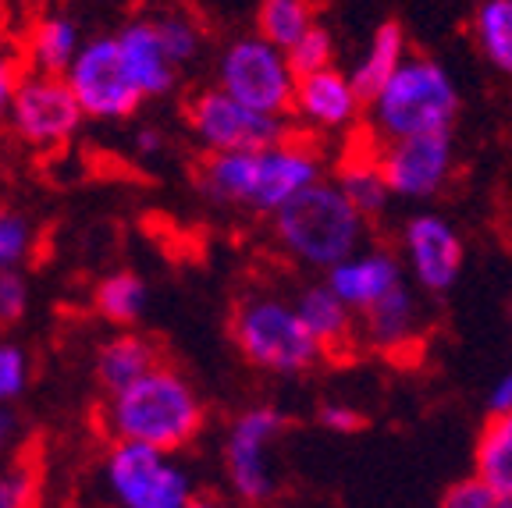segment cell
<instances>
[{"mask_svg":"<svg viewBox=\"0 0 512 508\" xmlns=\"http://www.w3.org/2000/svg\"><path fill=\"white\" fill-rule=\"evenodd\" d=\"M285 54L299 79L313 72H324V68H335V36H331V29H324V25L317 22L303 40H299L296 47H288Z\"/></svg>","mask_w":512,"mask_h":508,"instance_id":"obj_29","label":"cell"},{"mask_svg":"<svg viewBox=\"0 0 512 508\" xmlns=\"http://www.w3.org/2000/svg\"><path fill=\"white\" fill-rule=\"evenodd\" d=\"M367 111V100L352 82V72L342 68H324V72L303 75L296 82V100H292V121L306 135H338L349 132Z\"/></svg>","mask_w":512,"mask_h":508,"instance_id":"obj_14","label":"cell"},{"mask_svg":"<svg viewBox=\"0 0 512 508\" xmlns=\"http://www.w3.org/2000/svg\"><path fill=\"white\" fill-rule=\"evenodd\" d=\"M317 423L324 430H331V434H356V430H363L367 420H363L360 409L349 402H320Z\"/></svg>","mask_w":512,"mask_h":508,"instance_id":"obj_35","label":"cell"},{"mask_svg":"<svg viewBox=\"0 0 512 508\" xmlns=\"http://www.w3.org/2000/svg\"><path fill=\"white\" fill-rule=\"evenodd\" d=\"M377 160L392 185V196L402 203H427L441 196L456 175V139L452 132L413 135L395 143H377Z\"/></svg>","mask_w":512,"mask_h":508,"instance_id":"obj_13","label":"cell"},{"mask_svg":"<svg viewBox=\"0 0 512 508\" xmlns=\"http://www.w3.org/2000/svg\"><path fill=\"white\" fill-rule=\"evenodd\" d=\"M25 72H29V68H25L22 47H15V43L0 32V121H8L11 100H15L18 82H22Z\"/></svg>","mask_w":512,"mask_h":508,"instance_id":"obj_33","label":"cell"},{"mask_svg":"<svg viewBox=\"0 0 512 508\" xmlns=\"http://www.w3.org/2000/svg\"><path fill=\"white\" fill-rule=\"evenodd\" d=\"M509 4H512V0H509Z\"/></svg>","mask_w":512,"mask_h":508,"instance_id":"obj_41","label":"cell"},{"mask_svg":"<svg viewBox=\"0 0 512 508\" xmlns=\"http://www.w3.org/2000/svg\"><path fill=\"white\" fill-rule=\"evenodd\" d=\"M399 260L409 285L424 295H445L463 278L466 242L445 214L413 210L399 228Z\"/></svg>","mask_w":512,"mask_h":508,"instance_id":"obj_11","label":"cell"},{"mask_svg":"<svg viewBox=\"0 0 512 508\" xmlns=\"http://www.w3.org/2000/svg\"><path fill=\"white\" fill-rule=\"evenodd\" d=\"M324 178V153L310 135H288L264 150L207 153L196 171L200 192L214 207L274 217Z\"/></svg>","mask_w":512,"mask_h":508,"instance_id":"obj_1","label":"cell"},{"mask_svg":"<svg viewBox=\"0 0 512 508\" xmlns=\"http://www.w3.org/2000/svg\"><path fill=\"white\" fill-rule=\"evenodd\" d=\"M121 50V61H125L128 79L136 82V89L143 93V100H160L178 86V68L168 57L164 43L157 36V25L150 15H136L128 18L118 32H114Z\"/></svg>","mask_w":512,"mask_h":508,"instance_id":"obj_16","label":"cell"},{"mask_svg":"<svg viewBox=\"0 0 512 508\" xmlns=\"http://www.w3.org/2000/svg\"><path fill=\"white\" fill-rule=\"evenodd\" d=\"M18 437V420L11 409H0V459L11 452V445H15Z\"/></svg>","mask_w":512,"mask_h":508,"instance_id":"obj_37","label":"cell"},{"mask_svg":"<svg viewBox=\"0 0 512 508\" xmlns=\"http://www.w3.org/2000/svg\"><path fill=\"white\" fill-rule=\"evenodd\" d=\"M36 505V473L25 459L0 462V508Z\"/></svg>","mask_w":512,"mask_h":508,"instance_id":"obj_31","label":"cell"},{"mask_svg":"<svg viewBox=\"0 0 512 508\" xmlns=\"http://www.w3.org/2000/svg\"><path fill=\"white\" fill-rule=\"evenodd\" d=\"M274 221V242L292 263L328 274L370 242V221L352 207L338 182L320 178L299 192Z\"/></svg>","mask_w":512,"mask_h":508,"instance_id":"obj_3","label":"cell"},{"mask_svg":"<svg viewBox=\"0 0 512 508\" xmlns=\"http://www.w3.org/2000/svg\"><path fill=\"white\" fill-rule=\"evenodd\" d=\"M153 25H157V36L160 43H164V50H168V57L178 64V68H185L189 61H196L203 50V25L196 22L192 15H185V11L178 8H160L153 11Z\"/></svg>","mask_w":512,"mask_h":508,"instance_id":"obj_27","label":"cell"},{"mask_svg":"<svg viewBox=\"0 0 512 508\" xmlns=\"http://www.w3.org/2000/svg\"><path fill=\"white\" fill-rule=\"evenodd\" d=\"M185 508H221V501H214V498H207V494H200V498L189 501Z\"/></svg>","mask_w":512,"mask_h":508,"instance_id":"obj_40","label":"cell"},{"mask_svg":"<svg viewBox=\"0 0 512 508\" xmlns=\"http://www.w3.org/2000/svg\"><path fill=\"white\" fill-rule=\"evenodd\" d=\"M473 43L484 61L502 75H512V4L509 0H480L473 8Z\"/></svg>","mask_w":512,"mask_h":508,"instance_id":"obj_24","label":"cell"},{"mask_svg":"<svg viewBox=\"0 0 512 508\" xmlns=\"http://www.w3.org/2000/svg\"><path fill=\"white\" fill-rule=\"evenodd\" d=\"M292 302H296L306 331L317 338V345L324 349L328 359L349 356V352L360 345V317L331 292L328 281H310V285H303L292 295Z\"/></svg>","mask_w":512,"mask_h":508,"instance_id":"obj_18","label":"cell"},{"mask_svg":"<svg viewBox=\"0 0 512 508\" xmlns=\"http://www.w3.org/2000/svg\"><path fill=\"white\" fill-rule=\"evenodd\" d=\"M313 25H317V15L310 0H260L256 4V32L281 50L296 47Z\"/></svg>","mask_w":512,"mask_h":508,"instance_id":"obj_25","label":"cell"},{"mask_svg":"<svg viewBox=\"0 0 512 508\" xmlns=\"http://www.w3.org/2000/svg\"><path fill=\"white\" fill-rule=\"evenodd\" d=\"M185 125L207 153L264 150V146H274L292 135V125L285 118H267V114L239 104L221 86L196 89L185 100Z\"/></svg>","mask_w":512,"mask_h":508,"instance_id":"obj_9","label":"cell"},{"mask_svg":"<svg viewBox=\"0 0 512 508\" xmlns=\"http://www.w3.org/2000/svg\"><path fill=\"white\" fill-rule=\"evenodd\" d=\"M136 150L143 153V157H153V153H160V150H164V139H160V132H157V128H143V132H139V139H136Z\"/></svg>","mask_w":512,"mask_h":508,"instance_id":"obj_38","label":"cell"},{"mask_svg":"<svg viewBox=\"0 0 512 508\" xmlns=\"http://www.w3.org/2000/svg\"><path fill=\"white\" fill-rule=\"evenodd\" d=\"M409 57V43H406V29L399 22H381L370 36L367 50L352 68V82L363 93V100H370L374 93H381L384 82L399 72Z\"/></svg>","mask_w":512,"mask_h":508,"instance_id":"obj_22","label":"cell"},{"mask_svg":"<svg viewBox=\"0 0 512 508\" xmlns=\"http://www.w3.org/2000/svg\"><path fill=\"white\" fill-rule=\"evenodd\" d=\"M82 32L75 25V18H68L64 11H43L25 25L22 36V57L29 72L40 75H68V68L75 64L82 50Z\"/></svg>","mask_w":512,"mask_h":508,"instance_id":"obj_19","label":"cell"},{"mask_svg":"<svg viewBox=\"0 0 512 508\" xmlns=\"http://www.w3.org/2000/svg\"><path fill=\"white\" fill-rule=\"evenodd\" d=\"M420 288L399 285L392 295H384L377 306L360 313V345L384 356H402L406 349L420 345L424 338V306H420Z\"/></svg>","mask_w":512,"mask_h":508,"instance_id":"obj_17","label":"cell"},{"mask_svg":"<svg viewBox=\"0 0 512 508\" xmlns=\"http://www.w3.org/2000/svg\"><path fill=\"white\" fill-rule=\"evenodd\" d=\"M93 306L107 324H118V327L136 324L146 313V281L139 274H132V270H114V274H107L96 285Z\"/></svg>","mask_w":512,"mask_h":508,"instance_id":"obj_26","label":"cell"},{"mask_svg":"<svg viewBox=\"0 0 512 508\" xmlns=\"http://www.w3.org/2000/svg\"><path fill=\"white\" fill-rule=\"evenodd\" d=\"M100 423L111 441L150 445L160 452H185L207 427V405L175 366H153L143 381L104 398Z\"/></svg>","mask_w":512,"mask_h":508,"instance_id":"obj_2","label":"cell"},{"mask_svg":"<svg viewBox=\"0 0 512 508\" xmlns=\"http://www.w3.org/2000/svg\"><path fill=\"white\" fill-rule=\"evenodd\" d=\"M82 121H86V114H82L79 100H75L64 75H22L8 111V128L15 132L18 143L40 153L61 150V146H68L75 139Z\"/></svg>","mask_w":512,"mask_h":508,"instance_id":"obj_10","label":"cell"},{"mask_svg":"<svg viewBox=\"0 0 512 508\" xmlns=\"http://www.w3.org/2000/svg\"><path fill=\"white\" fill-rule=\"evenodd\" d=\"M29 313V285L18 270H4L0 274V327L18 324Z\"/></svg>","mask_w":512,"mask_h":508,"instance_id":"obj_34","label":"cell"},{"mask_svg":"<svg viewBox=\"0 0 512 508\" xmlns=\"http://www.w3.org/2000/svg\"><path fill=\"white\" fill-rule=\"evenodd\" d=\"M32 381V359L22 345L0 338V409L15 405L29 391Z\"/></svg>","mask_w":512,"mask_h":508,"instance_id":"obj_30","label":"cell"},{"mask_svg":"<svg viewBox=\"0 0 512 508\" xmlns=\"http://www.w3.org/2000/svg\"><path fill=\"white\" fill-rule=\"evenodd\" d=\"M64 79L89 121H125L146 104L136 82L128 79L114 36H96L82 43Z\"/></svg>","mask_w":512,"mask_h":508,"instance_id":"obj_12","label":"cell"},{"mask_svg":"<svg viewBox=\"0 0 512 508\" xmlns=\"http://www.w3.org/2000/svg\"><path fill=\"white\" fill-rule=\"evenodd\" d=\"M463 96L445 64L409 54L406 64L367 100V132L374 143L452 132Z\"/></svg>","mask_w":512,"mask_h":508,"instance_id":"obj_4","label":"cell"},{"mask_svg":"<svg viewBox=\"0 0 512 508\" xmlns=\"http://www.w3.org/2000/svg\"><path fill=\"white\" fill-rule=\"evenodd\" d=\"M288 420L274 405H249L228 423L221 441L224 484L235 501L260 508L278 498V469H274V445L285 434Z\"/></svg>","mask_w":512,"mask_h":508,"instance_id":"obj_7","label":"cell"},{"mask_svg":"<svg viewBox=\"0 0 512 508\" xmlns=\"http://www.w3.org/2000/svg\"><path fill=\"white\" fill-rule=\"evenodd\" d=\"M473 477L512 501V413L488 416L473 445Z\"/></svg>","mask_w":512,"mask_h":508,"instance_id":"obj_23","label":"cell"},{"mask_svg":"<svg viewBox=\"0 0 512 508\" xmlns=\"http://www.w3.org/2000/svg\"><path fill=\"white\" fill-rule=\"evenodd\" d=\"M11 4H15V8L22 11L25 25H29L36 15H43V11H50V4H54V0H11Z\"/></svg>","mask_w":512,"mask_h":508,"instance_id":"obj_39","label":"cell"},{"mask_svg":"<svg viewBox=\"0 0 512 508\" xmlns=\"http://www.w3.org/2000/svg\"><path fill=\"white\" fill-rule=\"evenodd\" d=\"M299 75L292 72L288 54L274 43H267L260 32L235 36L217 54L214 86H221L239 104L267 114V118L292 121V100H296Z\"/></svg>","mask_w":512,"mask_h":508,"instance_id":"obj_8","label":"cell"},{"mask_svg":"<svg viewBox=\"0 0 512 508\" xmlns=\"http://www.w3.org/2000/svg\"><path fill=\"white\" fill-rule=\"evenodd\" d=\"M512 413V370H505L488 391V416H505Z\"/></svg>","mask_w":512,"mask_h":508,"instance_id":"obj_36","label":"cell"},{"mask_svg":"<svg viewBox=\"0 0 512 508\" xmlns=\"http://www.w3.org/2000/svg\"><path fill=\"white\" fill-rule=\"evenodd\" d=\"M232 342L267 377H306L324 363V349L306 331L296 302L278 292H249L232 313Z\"/></svg>","mask_w":512,"mask_h":508,"instance_id":"obj_5","label":"cell"},{"mask_svg":"<svg viewBox=\"0 0 512 508\" xmlns=\"http://www.w3.org/2000/svg\"><path fill=\"white\" fill-rule=\"evenodd\" d=\"M36 249V224L11 207H0V274L18 270Z\"/></svg>","mask_w":512,"mask_h":508,"instance_id":"obj_28","label":"cell"},{"mask_svg":"<svg viewBox=\"0 0 512 508\" xmlns=\"http://www.w3.org/2000/svg\"><path fill=\"white\" fill-rule=\"evenodd\" d=\"M335 182H338V189L349 196L352 207L360 210L370 224L381 221L395 203L392 185H388V178H384V171H381V160H377L374 139L360 143L356 150H349L342 160H338Z\"/></svg>","mask_w":512,"mask_h":508,"instance_id":"obj_20","label":"cell"},{"mask_svg":"<svg viewBox=\"0 0 512 508\" xmlns=\"http://www.w3.org/2000/svg\"><path fill=\"white\" fill-rule=\"evenodd\" d=\"M438 508H512V501L505 494H498L495 487H488L484 480L466 477L441 494Z\"/></svg>","mask_w":512,"mask_h":508,"instance_id":"obj_32","label":"cell"},{"mask_svg":"<svg viewBox=\"0 0 512 508\" xmlns=\"http://www.w3.org/2000/svg\"><path fill=\"white\" fill-rule=\"evenodd\" d=\"M100 477L114 508H185L200 498L192 469L178 455L132 441H111Z\"/></svg>","mask_w":512,"mask_h":508,"instance_id":"obj_6","label":"cell"},{"mask_svg":"<svg viewBox=\"0 0 512 508\" xmlns=\"http://www.w3.org/2000/svg\"><path fill=\"white\" fill-rule=\"evenodd\" d=\"M153 366H160V349L136 331H121L114 338H107L93 359L96 384L104 395H118V391L132 388L136 381H143Z\"/></svg>","mask_w":512,"mask_h":508,"instance_id":"obj_21","label":"cell"},{"mask_svg":"<svg viewBox=\"0 0 512 508\" xmlns=\"http://www.w3.org/2000/svg\"><path fill=\"white\" fill-rule=\"evenodd\" d=\"M324 281H328L331 292L360 317L370 306H377L384 295H392L399 285H406L409 278L395 249L367 242L360 253H352L349 260L331 267L328 274H324Z\"/></svg>","mask_w":512,"mask_h":508,"instance_id":"obj_15","label":"cell"}]
</instances>
